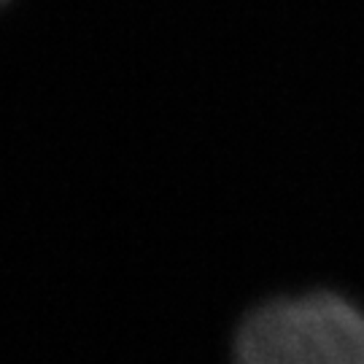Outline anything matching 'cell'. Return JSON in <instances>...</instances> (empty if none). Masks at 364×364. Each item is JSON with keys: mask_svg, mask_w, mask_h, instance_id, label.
<instances>
[{"mask_svg": "<svg viewBox=\"0 0 364 364\" xmlns=\"http://www.w3.org/2000/svg\"><path fill=\"white\" fill-rule=\"evenodd\" d=\"M0 3H3V0H0Z\"/></svg>", "mask_w": 364, "mask_h": 364, "instance_id": "2", "label": "cell"}, {"mask_svg": "<svg viewBox=\"0 0 364 364\" xmlns=\"http://www.w3.org/2000/svg\"><path fill=\"white\" fill-rule=\"evenodd\" d=\"M235 364H364V313L340 294L273 299L235 338Z\"/></svg>", "mask_w": 364, "mask_h": 364, "instance_id": "1", "label": "cell"}]
</instances>
